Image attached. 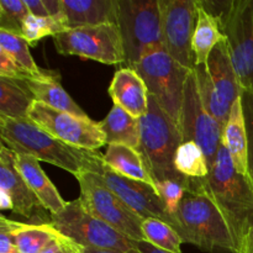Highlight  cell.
<instances>
[{
	"label": "cell",
	"mask_w": 253,
	"mask_h": 253,
	"mask_svg": "<svg viewBox=\"0 0 253 253\" xmlns=\"http://www.w3.org/2000/svg\"><path fill=\"white\" fill-rule=\"evenodd\" d=\"M174 220V230L183 244L208 253H239L224 215L205 189L204 179H190Z\"/></svg>",
	"instance_id": "6da1fadb"
},
{
	"label": "cell",
	"mask_w": 253,
	"mask_h": 253,
	"mask_svg": "<svg viewBox=\"0 0 253 253\" xmlns=\"http://www.w3.org/2000/svg\"><path fill=\"white\" fill-rule=\"evenodd\" d=\"M204 187L226 220L239 253L253 231V182L235 169L226 148L221 146Z\"/></svg>",
	"instance_id": "7a4b0ae2"
},
{
	"label": "cell",
	"mask_w": 253,
	"mask_h": 253,
	"mask_svg": "<svg viewBox=\"0 0 253 253\" xmlns=\"http://www.w3.org/2000/svg\"><path fill=\"white\" fill-rule=\"evenodd\" d=\"M2 145L16 155H26L67 170L74 177L88 165L91 151L72 147L42 130L31 120L0 116Z\"/></svg>",
	"instance_id": "3957f363"
},
{
	"label": "cell",
	"mask_w": 253,
	"mask_h": 253,
	"mask_svg": "<svg viewBox=\"0 0 253 253\" xmlns=\"http://www.w3.org/2000/svg\"><path fill=\"white\" fill-rule=\"evenodd\" d=\"M183 142L179 126L150 96L148 110L140 119V148L146 168L155 187L163 180L189 183L174 167V157Z\"/></svg>",
	"instance_id": "277c9868"
},
{
	"label": "cell",
	"mask_w": 253,
	"mask_h": 253,
	"mask_svg": "<svg viewBox=\"0 0 253 253\" xmlns=\"http://www.w3.org/2000/svg\"><path fill=\"white\" fill-rule=\"evenodd\" d=\"M193 71L205 108L224 128L232 105L244 94L230 57L226 39L212 49L207 63L195 66Z\"/></svg>",
	"instance_id": "5b68a950"
},
{
	"label": "cell",
	"mask_w": 253,
	"mask_h": 253,
	"mask_svg": "<svg viewBox=\"0 0 253 253\" xmlns=\"http://www.w3.org/2000/svg\"><path fill=\"white\" fill-rule=\"evenodd\" d=\"M118 26L126 67L132 68L148 52L163 46L158 0H119Z\"/></svg>",
	"instance_id": "8992f818"
},
{
	"label": "cell",
	"mask_w": 253,
	"mask_h": 253,
	"mask_svg": "<svg viewBox=\"0 0 253 253\" xmlns=\"http://www.w3.org/2000/svg\"><path fill=\"white\" fill-rule=\"evenodd\" d=\"M132 69L145 81L151 98L179 126L184 84L189 71L179 66L163 46L148 52Z\"/></svg>",
	"instance_id": "52a82bcc"
},
{
	"label": "cell",
	"mask_w": 253,
	"mask_h": 253,
	"mask_svg": "<svg viewBox=\"0 0 253 253\" xmlns=\"http://www.w3.org/2000/svg\"><path fill=\"white\" fill-rule=\"evenodd\" d=\"M52 226L83 249L116 252L136 250L132 240L91 215L79 198L68 202L61 212L52 215Z\"/></svg>",
	"instance_id": "ba28073f"
},
{
	"label": "cell",
	"mask_w": 253,
	"mask_h": 253,
	"mask_svg": "<svg viewBox=\"0 0 253 253\" xmlns=\"http://www.w3.org/2000/svg\"><path fill=\"white\" fill-rule=\"evenodd\" d=\"M215 16L221 24L242 91L253 96V0L224 2V9Z\"/></svg>",
	"instance_id": "9c48e42d"
},
{
	"label": "cell",
	"mask_w": 253,
	"mask_h": 253,
	"mask_svg": "<svg viewBox=\"0 0 253 253\" xmlns=\"http://www.w3.org/2000/svg\"><path fill=\"white\" fill-rule=\"evenodd\" d=\"M76 178L81 188L79 199L91 215L132 241L145 240L142 217L131 210L93 172L84 169Z\"/></svg>",
	"instance_id": "30bf717a"
},
{
	"label": "cell",
	"mask_w": 253,
	"mask_h": 253,
	"mask_svg": "<svg viewBox=\"0 0 253 253\" xmlns=\"http://www.w3.org/2000/svg\"><path fill=\"white\" fill-rule=\"evenodd\" d=\"M85 169L93 172L109 189L115 193L131 210L145 219H157L175 229V220L168 214L153 185L124 177L104 162L103 155L91 151Z\"/></svg>",
	"instance_id": "8fae6325"
},
{
	"label": "cell",
	"mask_w": 253,
	"mask_h": 253,
	"mask_svg": "<svg viewBox=\"0 0 253 253\" xmlns=\"http://www.w3.org/2000/svg\"><path fill=\"white\" fill-rule=\"evenodd\" d=\"M57 52L79 56L104 64L125 63V49L118 24H104L67 30L53 37Z\"/></svg>",
	"instance_id": "7c38bea8"
},
{
	"label": "cell",
	"mask_w": 253,
	"mask_h": 253,
	"mask_svg": "<svg viewBox=\"0 0 253 253\" xmlns=\"http://www.w3.org/2000/svg\"><path fill=\"white\" fill-rule=\"evenodd\" d=\"M179 130L183 142L198 143L211 168L215 157L222 146V126L208 111L198 89L194 71L189 72L184 84Z\"/></svg>",
	"instance_id": "4fadbf2b"
},
{
	"label": "cell",
	"mask_w": 253,
	"mask_h": 253,
	"mask_svg": "<svg viewBox=\"0 0 253 253\" xmlns=\"http://www.w3.org/2000/svg\"><path fill=\"white\" fill-rule=\"evenodd\" d=\"M29 120L62 142L86 151H96L106 145L99 123L66 111L56 110L35 100L29 111Z\"/></svg>",
	"instance_id": "5bb4252c"
},
{
	"label": "cell",
	"mask_w": 253,
	"mask_h": 253,
	"mask_svg": "<svg viewBox=\"0 0 253 253\" xmlns=\"http://www.w3.org/2000/svg\"><path fill=\"white\" fill-rule=\"evenodd\" d=\"M163 47L187 71L195 68L192 48L197 22V0H158Z\"/></svg>",
	"instance_id": "9a60e30c"
},
{
	"label": "cell",
	"mask_w": 253,
	"mask_h": 253,
	"mask_svg": "<svg viewBox=\"0 0 253 253\" xmlns=\"http://www.w3.org/2000/svg\"><path fill=\"white\" fill-rule=\"evenodd\" d=\"M0 189L11 198L14 210L32 225H51L52 214L43 207L20 174L16 157L5 145L0 147Z\"/></svg>",
	"instance_id": "2e32d148"
},
{
	"label": "cell",
	"mask_w": 253,
	"mask_h": 253,
	"mask_svg": "<svg viewBox=\"0 0 253 253\" xmlns=\"http://www.w3.org/2000/svg\"><path fill=\"white\" fill-rule=\"evenodd\" d=\"M109 94L114 105L120 106L133 118L141 119L148 110L150 94L145 81L132 68L116 71L109 86Z\"/></svg>",
	"instance_id": "e0dca14e"
},
{
	"label": "cell",
	"mask_w": 253,
	"mask_h": 253,
	"mask_svg": "<svg viewBox=\"0 0 253 253\" xmlns=\"http://www.w3.org/2000/svg\"><path fill=\"white\" fill-rule=\"evenodd\" d=\"M222 146L226 148L235 169L240 174L251 178L249 166V136L245 121L242 95L232 105L226 125L224 126Z\"/></svg>",
	"instance_id": "ac0fdd59"
},
{
	"label": "cell",
	"mask_w": 253,
	"mask_h": 253,
	"mask_svg": "<svg viewBox=\"0 0 253 253\" xmlns=\"http://www.w3.org/2000/svg\"><path fill=\"white\" fill-rule=\"evenodd\" d=\"M69 30L118 24L119 0H62Z\"/></svg>",
	"instance_id": "d6986e66"
},
{
	"label": "cell",
	"mask_w": 253,
	"mask_h": 253,
	"mask_svg": "<svg viewBox=\"0 0 253 253\" xmlns=\"http://www.w3.org/2000/svg\"><path fill=\"white\" fill-rule=\"evenodd\" d=\"M16 167L20 174L27 183L30 189L35 193L40 202L43 204V207L51 212L52 215H56L61 212L67 207L68 202L63 199L54 187L53 183L49 180L46 173L40 166V161L31 156L26 155H16Z\"/></svg>",
	"instance_id": "ffe728a7"
},
{
	"label": "cell",
	"mask_w": 253,
	"mask_h": 253,
	"mask_svg": "<svg viewBox=\"0 0 253 253\" xmlns=\"http://www.w3.org/2000/svg\"><path fill=\"white\" fill-rule=\"evenodd\" d=\"M225 40L219 17L215 16L204 1L197 0V22L192 40L195 66H203L209 59L212 49Z\"/></svg>",
	"instance_id": "44dd1931"
},
{
	"label": "cell",
	"mask_w": 253,
	"mask_h": 253,
	"mask_svg": "<svg viewBox=\"0 0 253 253\" xmlns=\"http://www.w3.org/2000/svg\"><path fill=\"white\" fill-rule=\"evenodd\" d=\"M99 127L105 135L106 145H123L127 147L140 148V119L114 105L110 113L103 121L99 123Z\"/></svg>",
	"instance_id": "7402d4cb"
},
{
	"label": "cell",
	"mask_w": 253,
	"mask_h": 253,
	"mask_svg": "<svg viewBox=\"0 0 253 253\" xmlns=\"http://www.w3.org/2000/svg\"><path fill=\"white\" fill-rule=\"evenodd\" d=\"M59 76L48 78H31L26 81V84L35 100L46 104L56 110L66 111L81 118H88L83 109L64 90L59 83Z\"/></svg>",
	"instance_id": "603a6c76"
},
{
	"label": "cell",
	"mask_w": 253,
	"mask_h": 253,
	"mask_svg": "<svg viewBox=\"0 0 253 253\" xmlns=\"http://www.w3.org/2000/svg\"><path fill=\"white\" fill-rule=\"evenodd\" d=\"M103 158L104 162L119 174L155 187V183L146 168L142 156L135 148L123 145H109Z\"/></svg>",
	"instance_id": "cb8c5ba5"
},
{
	"label": "cell",
	"mask_w": 253,
	"mask_h": 253,
	"mask_svg": "<svg viewBox=\"0 0 253 253\" xmlns=\"http://www.w3.org/2000/svg\"><path fill=\"white\" fill-rule=\"evenodd\" d=\"M34 101L26 82L0 77V116L27 120Z\"/></svg>",
	"instance_id": "d4e9b609"
},
{
	"label": "cell",
	"mask_w": 253,
	"mask_h": 253,
	"mask_svg": "<svg viewBox=\"0 0 253 253\" xmlns=\"http://www.w3.org/2000/svg\"><path fill=\"white\" fill-rule=\"evenodd\" d=\"M9 225L15 236L19 253H41L52 241L62 235L52 224L32 225L9 219Z\"/></svg>",
	"instance_id": "484cf974"
},
{
	"label": "cell",
	"mask_w": 253,
	"mask_h": 253,
	"mask_svg": "<svg viewBox=\"0 0 253 253\" xmlns=\"http://www.w3.org/2000/svg\"><path fill=\"white\" fill-rule=\"evenodd\" d=\"M0 49L6 52L21 68H24L35 78H48V77L59 76L56 72L46 71L37 66L34 57L30 53L29 43L24 37L0 30Z\"/></svg>",
	"instance_id": "4316f807"
},
{
	"label": "cell",
	"mask_w": 253,
	"mask_h": 253,
	"mask_svg": "<svg viewBox=\"0 0 253 253\" xmlns=\"http://www.w3.org/2000/svg\"><path fill=\"white\" fill-rule=\"evenodd\" d=\"M174 167L179 174L189 179H205L210 173L204 152L193 141L180 143L175 152Z\"/></svg>",
	"instance_id": "83f0119b"
},
{
	"label": "cell",
	"mask_w": 253,
	"mask_h": 253,
	"mask_svg": "<svg viewBox=\"0 0 253 253\" xmlns=\"http://www.w3.org/2000/svg\"><path fill=\"white\" fill-rule=\"evenodd\" d=\"M67 30H69V27L64 15L39 17L29 14L25 17L22 25V37L26 40L30 46H35L44 37H54Z\"/></svg>",
	"instance_id": "f1b7e54d"
},
{
	"label": "cell",
	"mask_w": 253,
	"mask_h": 253,
	"mask_svg": "<svg viewBox=\"0 0 253 253\" xmlns=\"http://www.w3.org/2000/svg\"><path fill=\"white\" fill-rule=\"evenodd\" d=\"M145 241L169 253H183V241L179 234L165 221L157 219H145L142 224Z\"/></svg>",
	"instance_id": "f546056e"
},
{
	"label": "cell",
	"mask_w": 253,
	"mask_h": 253,
	"mask_svg": "<svg viewBox=\"0 0 253 253\" xmlns=\"http://www.w3.org/2000/svg\"><path fill=\"white\" fill-rule=\"evenodd\" d=\"M29 15L25 0H0V30L22 37V25Z\"/></svg>",
	"instance_id": "4dcf8cb0"
},
{
	"label": "cell",
	"mask_w": 253,
	"mask_h": 253,
	"mask_svg": "<svg viewBox=\"0 0 253 253\" xmlns=\"http://www.w3.org/2000/svg\"><path fill=\"white\" fill-rule=\"evenodd\" d=\"M189 183L177 182V180H163L156 184V190L160 194L168 214L174 219V215L177 214L178 208L182 202L184 193L189 188Z\"/></svg>",
	"instance_id": "1f68e13d"
},
{
	"label": "cell",
	"mask_w": 253,
	"mask_h": 253,
	"mask_svg": "<svg viewBox=\"0 0 253 253\" xmlns=\"http://www.w3.org/2000/svg\"><path fill=\"white\" fill-rule=\"evenodd\" d=\"M0 77L2 78L15 79V81H29L35 78L27 73L24 68L19 66L5 51L0 49Z\"/></svg>",
	"instance_id": "d6a6232c"
},
{
	"label": "cell",
	"mask_w": 253,
	"mask_h": 253,
	"mask_svg": "<svg viewBox=\"0 0 253 253\" xmlns=\"http://www.w3.org/2000/svg\"><path fill=\"white\" fill-rule=\"evenodd\" d=\"M245 121H246L247 136H249V166L250 177L253 182V96L250 94H242Z\"/></svg>",
	"instance_id": "836d02e7"
},
{
	"label": "cell",
	"mask_w": 253,
	"mask_h": 253,
	"mask_svg": "<svg viewBox=\"0 0 253 253\" xmlns=\"http://www.w3.org/2000/svg\"><path fill=\"white\" fill-rule=\"evenodd\" d=\"M0 253H19L15 236L9 225V219L0 216Z\"/></svg>",
	"instance_id": "e575fe53"
},
{
	"label": "cell",
	"mask_w": 253,
	"mask_h": 253,
	"mask_svg": "<svg viewBox=\"0 0 253 253\" xmlns=\"http://www.w3.org/2000/svg\"><path fill=\"white\" fill-rule=\"evenodd\" d=\"M41 253H84V249L68 237L61 235Z\"/></svg>",
	"instance_id": "d590c367"
},
{
	"label": "cell",
	"mask_w": 253,
	"mask_h": 253,
	"mask_svg": "<svg viewBox=\"0 0 253 253\" xmlns=\"http://www.w3.org/2000/svg\"><path fill=\"white\" fill-rule=\"evenodd\" d=\"M25 4L29 9V14L39 17L49 16L44 0H25Z\"/></svg>",
	"instance_id": "8d00e7d4"
},
{
	"label": "cell",
	"mask_w": 253,
	"mask_h": 253,
	"mask_svg": "<svg viewBox=\"0 0 253 253\" xmlns=\"http://www.w3.org/2000/svg\"><path fill=\"white\" fill-rule=\"evenodd\" d=\"M133 246H135V249L137 250V251H140L141 253H169L158 249V247L153 246V245L145 241V240H142V241H133Z\"/></svg>",
	"instance_id": "74e56055"
},
{
	"label": "cell",
	"mask_w": 253,
	"mask_h": 253,
	"mask_svg": "<svg viewBox=\"0 0 253 253\" xmlns=\"http://www.w3.org/2000/svg\"><path fill=\"white\" fill-rule=\"evenodd\" d=\"M0 209L1 210H14V204H12L11 198L9 197L6 192L0 189Z\"/></svg>",
	"instance_id": "f35d334b"
},
{
	"label": "cell",
	"mask_w": 253,
	"mask_h": 253,
	"mask_svg": "<svg viewBox=\"0 0 253 253\" xmlns=\"http://www.w3.org/2000/svg\"><path fill=\"white\" fill-rule=\"evenodd\" d=\"M241 253H253V231L250 234V236L247 237Z\"/></svg>",
	"instance_id": "ab89813d"
},
{
	"label": "cell",
	"mask_w": 253,
	"mask_h": 253,
	"mask_svg": "<svg viewBox=\"0 0 253 253\" xmlns=\"http://www.w3.org/2000/svg\"><path fill=\"white\" fill-rule=\"evenodd\" d=\"M84 253H141L137 250H133L131 252H116V251H103V250H90V249H84Z\"/></svg>",
	"instance_id": "60d3db41"
}]
</instances>
